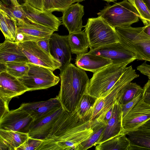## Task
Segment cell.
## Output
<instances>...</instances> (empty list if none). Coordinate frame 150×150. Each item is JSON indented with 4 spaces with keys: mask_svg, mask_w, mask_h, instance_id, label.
Wrapping results in <instances>:
<instances>
[{
    "mask_svg": "<svg viewBox=\"0 0 150 150\" xmlns=\"http://www.w3.org/2000/svg\"><path fill=\"white\" fill-rule=\"evenodd\" d=\"M126 135L131 144V150L150 149V129L140 126Z\"/></svg>",
    "mask_w": 150,
    "mask_h": 150,
    "instance_id": "cb8c5ba5",
    "label": "cell"
},
{
    "mask_svg": "<svg viewBox=\"0 0 150 150\" xmlns=\"http://www.w3.org/2000/svg\"><path fill=\"white\" fill-rule=\"evenodd\" d=\"M9 62H29L18 42L5 40L0 44V64Z\"/></svg>",
    "mask_w": 150,
    "mask_h": 150,
    "instance_id": "7402d4cb",
    "label": "cell"
},
{
    "mask_svg": "<svg viewBox=\"0 0 150 150\" xmlns=\"http://www.w3.org/2000/svg\"><path fill=\"white\" fill-rule=\"evenodd\" d=\"M135 8L144 25L150 22V12L143 0H127Z\"/></svg>",
    "mask_w": 150,
    "mask_h": 150,
    "instance_id": "836d02e7",
    "label": "cell"
},
{
    "mask_svg": "<svg viewBox=\"0 0 150 150\" xmlns=\"http://www.w3.org/2000/svg\"><path fill=\"white\" fill-rule=\"evenodd\" d=\"M95 120L84 121L74 110H64L38 150H76L93 132Z\"/></svg>",
    "mask_w": 150,
    "mask_h": 150,
    "instance_id": "6da1fadb",
    "label": "cell"
},
{
    "mask_svg": "<svg viewBox=\"0 0 150 150\" xmlns=\"http://www.w3.org/2000/svg\"><path fill=\"white\" fill-rule=\"evenodd\" d=\"M85 0H43L44 11L52 12L54 11L63 12L71 5L76 2Z\"/></svg>",
    "mask_w": 150,
    "mask_h": 150,
    "instance_id": "d6a6232c",
    "label": "cell"
},
{
    "mask_svg": "<svg viewBox=\"0 0 150 150\" xmlns=\"http://www.w3.org/2000/svg\"><path fill=\"white\" fill-rule=\"evenodd\" d=\"M113 105L105 114L103 120H102L103 121L107 124L108 121L112 116L113 112Z\"/></svg>",
    "mask_w": 150,
    "mask_h": 150,
    "instance_id": "60d3db41",
    "label": "cell"
},
{
    "mask_svg": "<svg viewBox=\"0 0 150 150\" xmlns=\"http://www.w3.org/2000/svg\"><path fill=\"white\" fill-rule=\"evenodd\" d=\"M11 3L15 6H19L20 5L17 2L16 0H10Z\"/></svg>",
    "mask_w": 150,
    "mask_h": 150,
    "instance_id": "f6af8a7d",
    "label": "cell"
},
{
    "mask_svg": "<svg viewBox=\"0 0 150 150\" xmlns=\"http://www.w3.org/2000/svg\"><path fill=\"white\" fill-rule=\"evenodd\" d=\"M121 105L117 101L114 104L112 116L108 121L97 145L116 136L123 134Z\"/></svg>",
    "mask_w": 150,
    "mask_h": 150,
    "instance_id": "ffe728a7",
    "label": "cell"
},
{
    "mask_svg": "<svg viewBox=\"0 0 150 150\" xmlns=\"http://www.w3.org/2000/svg\"><path fill=\"white\" fill-rule=\"evenodd\" d=\"M93 127V132L87 140L80 143L76 150H86L97 145V143L101 137L107 125L103 121L96 120Z\"/></svg>",
    "mask_w": 150,
    "mask_h": 150,
    "instance_id": "f1b7e54d",
    "label": "cell"
},
{
    "mask_svg": "<svg viewBox=\"0 0 150 150\" xmlns=\"http://www.w3.org/2000/svg\"><path fill=\"white\" fill-rule=\"evenodd\" d=\"M29 69L27 75L18 78L29 91L46 89L57 85L59 78L50 69L28 62Z\"/></svg>",
    "mask_w": 150,
    "mask_h": 150,
    "instance_id": "ba28073f",
    "label": "cell"
},
{
    "mask_svg": "<svg viewBox=\"0 0 150 150\" xmlns=\"http://www.w3.org/2000/svg\"><path fill=\"white\" fill-rule=\"evenodd\" d=\"M0 9L3 11L10 18L15 20L16 22L22 20L25 23H32L27 18L21 5L19 6H15L13 4L6 5L0 2Z\"/></svg>",
    "mask_w": 150,
    "mask_h": 150,
    "instance_id": "1f68e13d",
    "label": "cell"
},
{
    "mask_svg": "<svg viewBox=\"0 0 150 150\" xmlns=\"http://www.w3.org/2000/svg\"><path fill=\"white\" fill-rule=\"evenodd\" d=\"M147 76L148 77L149 79H150V75H148Z\"/></svg>",
    "mask_w": 150,
    "mask_h": 150,
    "instance_id": "c3c4849f",
    "label": "cell"
},
{
    "mask_svg": "<svg viewBox=\"0 0 150 150\" xmlns=\"http://www.w3.org/2000/svg\"><path fill=\"white\" fill-rule=\"evenodd\" d=\"M143 88L136 83L130 82L126 84L120 91L117 101L120 105L126 103L138 94L143 92Z\"/></svg>",
    "mask_w": 150,
    "mask_h": 150,
    "instance_id": "4dcf8cb0",
    "label": "cell"
},
{
    "mask_svg": "<svg viewBox=\"0 0 150 150\" xmlns=\"http://www.w3.org/2000/svg\"><path fill=\"white\" fill-rule=\"evenodd\" d=\"M18 43L29 62L48 68L53 71L60 68V63L41 48L37 42L29 41Z\"/></svg>",
    "mask_w": 150,
    "mask_h": 150,
    "instance_id": "9c48e42d",
    "label": "cell"
},
{
    "mask_svg": "<svg viewBox=\"0 0 150 150\" xmlns=\"http://www.w3.org/2000/svg\"><path fill=\"white\" fill-rule=\"evenodd\" d=\"M132 66L125 70L105 96L97 98L94 103L91 120L102 121L106 112L117 101L119 92L127 83L139 77Z\"/></svg>",
    "mask_w": 150,
    "mask_h": 150,
    "instance_id": "52a82bcc",
    "label": "cell"
},
{
    "mask_svg": "<svg viewBox=\"0 0 150 150\" xmlns=\"http://www.w3.org/2000/svg\"><path fill=\"white\" fill-rule=\"evenodd\" d=\"M18 3L20 5H21L23 3V0H16Z\"/></svg>",
    "mask_w": 150,
    "mask_h": 150,
    "instance_id": "bcb514c9",
    "label": "cell"
},
{
    "mask_svg": "<svg viewBox=\"0 0 150 150\" xmlns=\"http://www.w3.org/2000/svg\"><path fill=\"white\" fill-rule=\"evenodd\" d=\"M97 98L88 93L83 95L75 110L84 121L90 120L93 107Z\"/></svg>",
    "mask_w": 150,
    "mask_h": 150,
    "instance_id": "83f0119b",
    "label": "cell"
},
{
    "mask_svg": "<svg viewBox=\"0 0 150 150\" xmlns=\"http://www.w3.org/2000/svg\"><path fill=\"white\" fill-rule=\"evenodd\" d=\"M107 1L108 3L111 2H115L117 0H103Z\"/></svg>",
    "mask_w": 150,
    "mask_h": 150,
    "instance_id": "7dc6e473",
    "label": "cell"
},
{
    "mask_svg": "<svg viewBox=\"0 0 150 150\" xmlns=\"http://www.w3.org/2000/svg\"><path fill=\"white\" fill-rule=\"evenodd\" d=\"M144 31L147 35L150 36V22L144 26Z\"/></svg>",
    "mask_w": 150,
    "mask_h": 150,
    "instance_id": "b9f144b4",
    "label": "cell"
},
{
    "mask_svg": "<svg viewBox=\"0 0 150 150\" xmlns=\"http://www.w3.org/2000/svg\"><path fill=\"white\" fill-rule=\"evenodd\" d=\"M111 64L108 59L88 52L77 55L75 62L77 67L93 73Z\"/></svg>",
    "mask_w": 150,
    "mask_h": 150,
    "instance_id": "44dd1931",
    "label": "cell"
},
{
    "mask_svg": "<svg viewBox=\"0 0 150 150\" xmlns=\"http://www.w3.org/2000/svg\"><path fill=\"white\" fill-rule=\"evenodd\" d=\"M150 12V0H143Z\"/></svg>",
    "mask_w": 150,
    "mask_h": 150,
    "instance_id": "ee69618b",
    "label": "cell"
},
{
    "mask_svg": "<svg viewBox=\"0 0 150 150\" xmlns=\"http://www.w3.org/2000/svg\"><path fill=\"white\" fill-rule=\"evenodd\" d=\"M34 120L30 114L19 107L9 110L0 119V129L28 133Z\"/></svg>",
    "mask_w": 150,
    "mask_h": 150,
    "instance_id": "30bf717a",
    "label": "cell"
},
{
    "mask_svg": "<svg viewBox=\"0 0 150 150\" xmlns=\"http://www.w3.org/2000/svg\"><path fill=\"white\" fill-rule=\"evenodd\" d=\"M58 98L64 109L74 111L82 96L87 93L90 79L85 70L70 63L60 71Z\"/></svg>",
    "mask_w": 150,
    "mask_h": 150,
    "instance_id": "7a4b0ae2",
    "label": "cell"
},
{
    "mask_svg": "<svg viewBox=\"0 0 150 150\" xmlns=\"http://www.w3.org/2000/svg\"><path fill=\"white\" fill-rule=\"evenodd\" d=\"M141 126L143 127L150 129V119L147 121Z\"/></svg>",
    "mask_w": 150,
    "mask_h": 150,
    "instance_id": "7bdbcfd3",
    "label": "cell"
},
{
    "mask_svg": "<svg viewBox=\"0 0 150 150\" xmlns=\"http://www.w3.org/2000/svg\"><path fill=\"white\" fill-rule=\"evenodd\" d=\"M0 28L5 40L15 42L17 34L16 21L1 9H0Z\"/></svg>",
    "mask_w": 150,
    "mask_h": 150,
    "instance_id": "4316f807",
    "label": "cell"
},
{
    "mask_svg": "<svg viewBox=\"0 0 150 150\" xmlns=\"http://www.w3.org/2000/svg\"><path fill=\"white\" fill-rule=\"evenodd\" d=\"M64 110L62 107L44 117L34 120L28 133L29 137L43 140L45 139Z\"/></svg>",
    "mask_w": 150,
    "mask_h": 150,
    "instance_id": "e0dca14e",
    "label": "cell"
},
{
    "mask_svg": "<svg viewBox=\"0 0 150 150\" xmlns=\"http://www.w3.org/2000/svg\"><path fill=\"white\" fill-rule=\"evenodd\" d=\"M97 14L115 28L131 25L138 22L140 17L135 8L127 0L107 5Z\"/></svg>",
    "mask_w": 150,
    "mask_h": 150,
    "instance_id": "5b68a950",
    "label": "cell"
},
{
    "mask_svg": "<svg viewBox=\"0 0 150 150\" xmlns=\"http://www.w3.org/2000/svg\"><path fill=\"white\" fill-rule=\"evenodd\" d=\"M131 144L126 135L116 136L97 145L96 150H131Z\"/></svg>",
    "mask_w": 150,
    "mask_h": 150,
    "instance_id": "484cf974",
    "label": "cell"
},
{
    "mask_svg": "<svg viewBox=\"0 0 150 150\" xmlns=\"http://www.w3.org/2000/svg\"><path fill=\"white\" fill-rule=\"evenodd\" d=\"M29 91L18 78L5 71L0 72V99L9 103L13 97Z\"/></svg>",
    "mask_w": 150,
    "mask_h": 150,
    "instance_id": "9a60e30c",
    "label": "cell"
},
{
    "mask_svg": "<svg viewBox=\"0 0 150 150\" xmlns=\"http://www.w3.org/2000/svg\"><path fill=\"white\" fill-rule=\"evenodd\" d=\"M88 53L108 59L112 64L127 62H132L136 60L135 54L126 49L120 42L90 50Z\"/></svg>",
    "mask_w": 150,
    "mask_h": 150,
    "instance_id": "4fadbf2b",
    "label": "cell"
},
{
    "mask_svg": "<svg viewBox=\"0 0 150 150\" xmlns=\"http://www.w3.org/2000/svg\"><path fill=\"white\" fill-rule=\"evenodd\" d=\"M43 140L29 137L16 150H38Z\"/></svg>",
    "mask_w": 150,
    "mask_h": 150,
    "instance_id": "e575fe53",
    "label": "cell"
},
{
    "mask_svg": "<svg viewBox=\"0 0 150 150\" xmlns=\"http://www.w3.org/2000/svg\"><path fill=\"white\" fill-rule=\"evenodd\" d=\"M115 29L119 42L135 54L136 59L150 62V36L144 32V26L124 25Z\"/></svg>",
    "mask_w": 150,
    "mask_h": 150,
    "instance_id": "3957f363",
    "label": "cell"
},
{
    "mask_svg": "<svg viewBox=\"0 0 150 150\" xmlns=\"http://www.w3.org/2000/svg\"><path fill=\"white\" fill-rule=\"evenodd\" d=\"M50 38H46L37 42L38 44L41 48L50 54Z\"/></svg>",
    "mask_w": 150,
    "mask_h": 150,
    "instance_id": "f35d334b",
    "label": "cell"
},
{
    "mask_svg": "<svg viewBox=\"0 0 150 150\" xmlns=\"http://www.w3.org/2000/svg\"><path fill=\"white\" fill-rule=\"evenodd\" d=\"M17 34L15 42L26 41L37 42L50 38L54 30L42 25L34 23H25L22 20L16 22Z\"/></svg>",
    "mask_w": 150,
    "mask_h": 150,
    "instance_id": "7c38bea8",
    "label": "cell"
},
{
    "mask_svg": "<svg viewBox=\"0 0 150 150\" xmlns=\"http://www.w3.org/2000/svg\"><path fill=\"white\" fill-rule=\"evenodd\" d=\"M24 3L27 2L30 5L38 9L43 10V0H23Z\"/></svg>",
    "mask_w": 150,
    "mask_h": 150,
    "instance_id": "74e56055",
    "label": "cell"
},
{
    "mask_svg": "<svg viewBox=\"0 0 150 150\" xmlns=\"http://www.w3.org/2000/svg\"><path fill=\"white\" fill-rule=\"evenodd\" d=\"M63 13L62 24L68 30L69 34L81 31L82 17L84 15V6L79 2L72 4Z\"/></svg>",
    "mask_w": 150,
    "mask_h": 150,
    "instance_id": "d6986e66",
    "label": "cell"
},
{
    "mask_svg": "<svg viewBox=\"0 0 150 150\" xmlns=\"http://www.w3.org/2000/svg\"><path fill=\"white\" fill-rule=\"evenodd\" d=\"M84 27L90 50L119 42L115 29L100 16L88 18Z\"/></svg>",
    "mask_w": 150,
    "mask_h": 150,
    "instance_id": "8992f818",
    "label": "cell"
},
{
    "mask_svg": "<svg viewBox=\"0 0 150 150\" xmlns=\"http://www.w3.org/2000/svg\"><path fill=\"white\" fill-rule=\"evenodd\" d=\"M0 72L6 71L18 78L27 75L29 69L28 62H7L0 64Z\"/></svg>",
    "mask_w": 150,
    "mask_h": 150,
    "instance_id": "f546056e",
    "label": "cell"
},
{
    "mask_svg": "<svg viewBox=\"0 0 150 150\" xmlns=\"http://www.w3.org/2000/svg\"><path fill=\"white\" fill-rule=\"evenodd\" d=\"M131 63H112L93 73L90 79L87 93L96 98L105 96Z\"/></svg>",
    "mask_w": 150,
    "mask_h": 150,
    "instance_id": "277c9868",
    "label": "cell"
},
{
    "mask_svg": "<svg viewBox=\"0 0 150 150\" xmlns=\"http://www.w3.org/2000/svg\"><path fill=\"white\" fill-rule=\"evenodd\" d=\"M62 107V104L57 96L45 101L24 103L20 107L30 114L35 120Z\"/></svg>",
    "mask_w": 150,
    "mask_h": 150,
    "instance_id": "ac0fdd59",
    "label": "cell"
},
{
    "mask_svg": "<svg viewBox=\"0 0 150 150\" xmlns=\"http://www.w3.org/2000/svg\"><path fill=\"white\" fill-rule=\"evenodd\" d=\"M67 37L72 53L77 55L88 52L89 44L85 31L82 30L70 33Z\"/></svg>",
    "mask_w": 150,
    "mask_h": 150,
    "instance_id": "d4e9b609",
    "label": "cell"
},
{
    "mask_svg": "<svg viewBox=\"0 0 150 150\" xmlns=\"http://www.w3.org/2000/svg\"><path fill=\"white\" fill-rule=\"evenodd\" d=\"M150 119V105L142 98L122 118L123 134L134 131Z\"/></svg>",
    "mask_w": 150,
    "mask_h": 150,
    "instance_id": "8fae6325",
    "label": "cell"
},
{
    "mask_svg": "<svg viewBox=\"0 0 150 150\" xmlns=\"http://www.w3.org/2000/svg\"><path fill=\"white\" fill-rule=\"evenodd\" d=\"M142 92L138 94L133 99L126 103L121 105L122 111V118L141 99L142 95Z\"/></svg>",
    "mask_w": 150,
    "mask_h": 150,
    "instance_id": "d590c367",
    "label": "cell"
},
{
    "mask_svg": "<svg viewBox=\"0 0 150 150\" xmlns=\"http://www.w3.org/2000/svg\"><path fill=\"white\" fill-rule=\"evenodd\" d=\"M50 54L61 64L60 71L71 63V51L67 35L53 33L50 39Z\"/></svg>",
    "mask_w": 150,
    "mask_h": 150,
    "instance_id": "5bb4252c",
    "label": "cell"
},
{
    "mask_svg": "<svg viewBox=\"0 0 150 150\" xmlns=\"http://www.w3.org/2000/svg\"><path fill=\"white\" fill-rule=\"evenodd\" d=\"M21 5L27 18L33 23L46 27L54 31H57L61 24L60 18L53 14L52 12L36 8L27 2Z\"/></svg>",
    "mask_w": 150,
    "mask_h": 150,
    "instance_id": "2e32d148",
    "label": "cell"
},
{
    "mask_svg": "<svg viewBox=\"0 0 150 150\" xmlns=\"http://www.w3.org/2000/svg\"><path fill=\"white\" fill-rule=\"evenodd\" d=\"M143 89L142 98L144 102L150 105V79L145 84Z\"/></svg>",
    "mask_w": 150,
    "mask_h": 150,
    "instance_id": "8d00e7d4",
    "label": "cell"
},
{
    "mask_svg": "<svg viewBox=\"0 0 150 150\" xmlns=\"http://www.w3.org/2000/svg\"><path fill=\"white\" fill-rule=\"evenodd\" d=\"M29 137L27 133L0 129V150H16Z\"/></svg>",
    "mask_w": 150,
    "mask_h": 150,
    "instance_id": "603a6c76",
    "label": "cell"
},
{
    "mask_svg": "<svg viewBox=\"0 0 150 150\" xmlns=\"http://www.w3.org/2000/svg\"><path fill=\"white\" fill-rule=\"evenodd\" d=\"M9 103L0 99V119L9 111Z\"/></svg>",
    "mask_w": 150,
    "mask_h": 150,
    "instance_id": "ab89813d",
    "label": "cell"
}]
</instances>
